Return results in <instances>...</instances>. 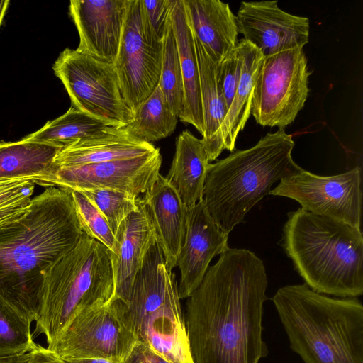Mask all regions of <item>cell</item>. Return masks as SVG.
I'll use <instances>...</instances> for the list:
<instances>
[{"label":"cell","mask_w":363,"mask_h":363,"mask_svg":"<svg viewBox=\"0 0 363 363\" xmlns=\"http://www.w3.org/2000/svg\"><path fill=\"white\" fill-rule=\"evenodd\" d=\"M268 281L252 252L228 247L187 298L185 323L194 363H259Z\"/></svg>","instance_id":"1"},{"label":"cell","mask_w":363,"mask_h":363,"mask_svg":"<svg viewBox=\"0 0 363 363\" xmlns=\"http://www.w3.org/2000/svg\"><path fill=\"white\" fill-rule=\"evenodd\" d=\"M83 233L70 191L57 187L0 220V296L30 323L38 315L44 272Z\"/></svg>","instance_id":"2"},{"label":"cell","mask_w":363,"mask_h":363,"mask_svg":"<svg viewBox=\"0 0 363 363\" xmlns=\"http://www.w3.org/2000/svg\"><path fill=\"white\" fill-rule=\"evenodd\" d=\"M272 301L291 349L304 363H363V306L305 283L279 288Z\"/></svg>","instance_id":"3"},{"label":"cell","mask_w":363,"mask_h":363,"mask_svg":"<svg viewBox=\"0 0 363 363\" xmlns=\"http://www.w3.org/2000/svg\"><path fill=\"white\" fill-rule=\"evenodd\" d=\"M281 246L312 290L340 298L363 294V235L335 220L299 208L288 213Z\"/></svg>","instance_id":"4"},{"label":"cell","mask_w":363,"mask_h":363,"mask_svg":"<svg viewBox=\"0 0 363 363\" xmlns=\"http://www.w3.org/2000/svg\"><path fill=\"white\" fill-rule=\"evenodd\" d=\"M294 146L291 135L279 129L253 147L235 150L209 164L202 199L225 234L228 235L255 204L269 195L275 182L303 170L292 158Z\"/></svg>","instance_id":"5"},{"label":"cell","mask_w":363,"mask_h":363,"mask_svg":"<svg viewBox=\"0 0 363 363\" xmlns=\"http://www.w3.org/2000/svg\"><path fill=\"white\" fill-rule=\"evenodd\" d=\"M110 250L83 233L75 246L43 274L35 334L52 346L80 312L114 296Z\"/></svg>","instance_id":"6"},{"label":"cell","mask_w":363,"mask_h":363,"mask_svg":"<svg viewBox=\"0 0 363 363\" xmlns=\"http://www.w3.org/2000/svg\"><path fill=\"white\" fill-rule=\"evenodd\" d=\"M125 305L137 341L170 363H194L176 277L157 241L147 252Z\"/></svg>","instance_id":"7"},{"label":"cell","mask_w":363,"mask_h":363,"mask_svg":"<svg viewBox=\"0 0 363 363\" xmlns=\"http://www.w3.org/2000/svg\"><path fill=\"white\" fill-rule=\"evenodd\" d=\"M52 69L72 106L113 127L132 122L133 114L123 98L113 64L66 48Z\"/></svg>","instance_id":"8"},{"label":"cell","mask_w":363,"mask_h":363,"mask_svg":"<svg viewBox=\"0 0 363 363\" xmlns=\"http://www.w3.org/2000/svg\"><path fill=\"white\" fill-rule=\"evenodd\" d=\"M310 74L303 48L264 57L251 108L257 123L279 129L292 123L307 100Z\"/></svg>","instance_id":"9"},{"label":"cell","mask_w":363,"mask_h":363,"mask_svg":"<svg viewBox=\"0 0 363 363\" xmlns=\"http://www.w3.org/2000/svg\"><path fill=\"white\" fill-rule=\"evenodd\" d=\"M162 55L163 41L149 23L143 0H128L113 65L123 98L133 116L159 84Z\"/></svg>","instance_id":"10"},{"label":"cell","mask_w":363,"mask_h":363,"mask_svg":"<svg viewBox=\"0 0 363 363\" xmlns=\"http://www.w3.org/2000/svg\"><path fill=\"white\" fill-rule=\"evenodd\" d=\"M136 342L125 303L113 298L77 314L48 348L65 360L103 358L123 361Z\"/></svg>","instance_id":"11"},{"label":"cell","mask_w":363,"mask_h":363,"mask_svg":"<svg viewBox=\"0 0 363 363\" xmlns=\"http://www.w3.org/2000/svg\"><path fill=\"white\" fill-rule=\"evenodd\" d=\"M269 195L291 199L306 211L360 229L362 189L359 167L333 176L316 175L303 169L279 181Z\"/></svg>","instance_id":"12"},{"label":"cell","mask_w":363,"mask_h":363,"mask_svg":"<svg viewBox=\"0 0 363 363\" xmlns=\"http://www.w3.org/2000/svg\"><path fill=\"white\" fill-rule=\"evenodd\" d=\"M162 162L160 149L143 156L55 169L42 186L67 191L111 189L141 196L155 182Z\"/></svg>","instance_id":"13"},{"label":"cell","mask_w":363,"mask_h":363,"mask_svg":"<svg viewBox=\"0 0 363 363\" xmlns=\"http://www.w3.org/2000/svg\"><path fill=\"white\" fill-rule=\"evenodd\" d=\"M239 33L268 57L308 42L309 19L290 14L277 1H243L238 10Z\"/></svg>","instance_id":"14"},{"label":"cell","mask_w":363,"mask_h":363,"mask_svg":"<svg viewBox=\"0 0 363 363\" xmlns=\"http://www.w3.org/2000/svg\"><path fill=\"white\" fill-rule=\"evenodd\" d=\"M225 234L209 214L203 199L187 208L186 232L177 266L180 270L178 294L187 298L202 281L213 257L228 247Z\"/></svg>","instance_id":"15"},{"label":"cell","mask_w":363,"mask_h":363,"mask_svg":"<svg viewBox=\"0 0 363 363\" xmlns=\"http://www.w3.org/2000/svg\"><path fill=\"white\" fill-rule=\"evenodd\" d=\"M128 0H72L69 15L77 28V50L114 64L123 35Z\"/></svg>","instance_id":"16"},{"label":"cell","mask_w":363,"mask_h":363,"mask_svg":"<svg viewBox=\"0 0 363 363\" xmlns=\"http://www.w3.org/2000/svg\"><path fill=\"white\" fill-rule=\"evenodd\" d=\"M114 235L113 248L110 251L113 298L125 304L145 257L157 241L152 222L140 196L138 209L122 221Z\"/></svg>","instance_id":"17"},{"label":"cell","mask_w":363,"mask_h":363,"mask_svg":"<svg viewBox=\"0 0 363 363\" xmlns=\"http://www.w3.org/2000/svg\"><path fill=\"white\" fill-rule=\"evenodd\" d=\"M156 150L152 143L133 136L126 126L110 127L101 133L62 147L53 160L52 172L57 169L134 158Z\"/></svg>","instance_id":"18"},{"label":"cell","mask_w":363,"mask_h":363,"mask_svg":"<svg viewBox=\"0 0 363 363\" xmlns=\"http://www.w3.org/2000/svg\"><path fill=\"white\" fill-rule=\"evenodd\" d=\"M140 199L152 222L166 265L172 271L177 266L184 240L187 207L161 174Z\"/></svg>","instance_id":"19"},{"label":"cell","mask_w":363,"mask_h":363,"mask_svg":"<svg viewBox=\"0 0 363 363\" xmlns=\"http://www.w3.org/2000/svg\"><path fill=\"white\" fill-rule=\"evenodd\" d=\"M194 35L208 55L221 62L238 45L236 17L220 0H182Z\"/></svg>","instance_id":"20"},{"label":"cell","mask_w":363,"mask_h":363,"mask_svg":"<svg viewBox=\"0 0 363 363\" xmlns=\"http://www.w3.org/2000/svg\"><path fill=\"white\" fill-rule=\"evenodd\" d=\"M171 21L180 61L184 100L179 119L203 134L200 77L194 35L186 19L182 0H172Z\"/></svg>","instance_id":"21"},{"label":"cell","mask_w":363,"mask_h":363,"mask_svg":"<svg viewBox=\"0 0 363 363\" xmlns=\"http://www.w3.org/2000/svg\"><path fill=\"white\" fill-rule=\"evenodd\" d=\"M209 164L202 139L182 131L166 179L187 208L202 199Z\"/></svg>","instance_id":"22"},{"label":"cell","mask_w":363,"mask_h":363,"mask_svg":"<svg viewBox=\"0 0 363 363\" xmlns=\"http://www.w3.org/2000/svg\"><path fill=\"white\" fill-rule=\"evenodd\" d=\"M200 77L204 131L202 140L209 162L216 160L224 149V128L227 107L218 87L215 62L194 36Z\"/></svg>","instance_id":"23"},{"label":"cell","mask_w":363,"mask_h":363,"mask_svg":"<svg viewBox=\"0 0 363 363\" xmlns=\"http://www.w3.org/2000/svg\"><path fill=\"white\" fill-rule=\"evenodd\" d=\"M61 147L22 139L0 142V179H29L42 186Z\"/></svg>","instance_id":"24"},{"label":"cell","mask_w":363,"mask_h":363,"mask_svg":"<svg viewBox=\"0 0 363 363\" xmlns=\"http://www.w3.org/2000/svg\"><path fill=\"white\" fill-rule=\"evenodd\" d=\"M237 48L241 60L240 75L224 128V149L231 152L251 114L255 84L264 57L258 48L243 38L238 42Z\"/></svg>","instance_id":"25"},{"label":"cell","mask_w":363,"mask_h":363,"mask_svg":"<svg viewBox=\"0 0 363 363\" xmlns=\"http://www.w3.org/2000/svg\"><path fill=\"white\" fill-rule=\"evenodd\" d=\"M110 127L113 126L72 106L63 115L48 121L40 130L24 139L63 147L78 140L101 133Z\"/></svg>","instance_id":"26"},{"label":"cell","mask_w":363,"mask_h":363,"mask_svg":"<svg viewBox=\"0 0 363 363\" xmlns=\"http://www.w3.org/2000/svg\"><path fill=\"white\" fill-rule=\"evenodd\" d=\"M179 120V117L169 108L157 85L126 127L135 138L152 143L169 136L174 131Z\"/></svg>","instance_id":"27"},{"label":"cell","mask_w":363,"mask_h":363,"mask_svg":"<svg viewBox=\"0 0 363 363\" xmlns=\"http://www.w3.org/2000/svg\"><path fill=\"white\" fill-rule=\"evenodd\" d=\"M162 41L163 55L158 86L170 111L179 117L183 107L184 85L172 21Z\"/></svg>","instance_id":"28"},{"label":"cell","mask_w":363,"mask_h":363,"mask_svg":"<svg viewBox=\"0 0 363 363\" xmlns=\"http://www.w3.org/2000/svg\"><path fill=\"white\" fill-rule=\"evenodd\" d=\"M30 324L0 296V358L28 352L35 342Z\"/></svg>","instance_id":"29"},{"label":"cell","mask_w":363,"mask_h":363,"mask_svg":"<svg viewBox=\"0 0 363 363\" xmlns=\"http://www.w3.org/2000/svg\"><path fill=\"white\" fill-rule=\"evenodd\" d=\"M100 211L115 233L122 221L139 207V197L111 189L81 191Z\"/></svg>","instance_id":"30"},{"label":"cell","mask_w":363,"mask_h":363,"mask_svg":"<svg viewBox=\"0 0 363 363\" xmlns=\"http://www.w3.org/2000/svg\"><path fill=\"white\" fill-rule=\"evenodd\" d=\"M71 193L75 211L84 233L112 251L115 235L106 219L96 206L82 192Z\"/></svg>","instance_id":"31"},{"label":"cell","mask_w":363,"mask_h":363,"mask_svg":"<svg viewBox=\"0 0 363 363\" xmlns=\"http://www.w3.org/2000/svg\"><path fill=\"white\" fill-rule=\"evenodd\" d=\"M35 185L29 179H0V220L27 207L32 199Z\"/></svg>","instance_id":"32"},{"label":"cell","mask_w":363,"mask_h":363,"mask_svg":"<svg viewBox=\"0 0 363 363\" xmlns=\"http://www.w3.org/2000/svg\"><path fill=\"white\" fill-rule=\"evenodd\" d=\"M240 69L241 60L237 46L221 62L216 64L217 84L228 111L235 94Z\"/></svg>","instance_id":"33"},{"label":"cell","mask_w":363,"mask_h":363,"mask_svg":"<svg viewBox=\"0 0 363 363\" xmlns=\"http://www.w3.org/2000/svg\"><path fill=\"white\" fill-rule=\"evenodd\" d=\"M149 23L161 40L171 23L172 0H143Z\"/></svg>","instance_id":"34"},{"label":"cell","mask_w":363,"mask_h":363,"mask_svg":"<svg viewBox=\"0 0 363 363\" xmlns=\"http://www.w3.org/2000/svg\"><path fill=\"white\" fill-rule=\"evenodd\" d=\"M123 363H170L147 345L137 341Z\"/></svg>","instance_id":"35"},{"label":"cell","mask_w":363,"mask_h":363,"mask_svg":"<svg viewBox=\"0 0 363 363\" xmlns=\"http://www.w3.org/2000/svg\"><path fill=\"white\" fill-rule=\"evenodd\" d=\"M25 363H67L57 352L35 343Z\"/></svg>","instance_id":"36"},{"label":"cell","mask_w":363,"mask_h":363,"mask_svg":"<svg viewBox=\"0 0 363 363\" xmlns=\"http://www.w3.org/2000/svg\"><path fill=\"white\" fill-rule=\"evenodd\" d=\"M65 361L67 363H123V361L103 358L70 359Z\"/></svg>","instance_id":"37"},{"label":"cell","mask_w":363,"mask_h":363,"mask_svg":"<svg viewBox=\"0 0 363 363\" xmlns=\"http://www.w3.org/2000/svg\"><path fill=\"white\" fill-rule=\"evenodd\" d=\"M28 359V352L0 358V363H25Z\"/></svg>","instance_id":"38"},{"label":"cell","mask_w":363,"mask_h":363,"mask_svg":"<svg viewBox=\"0 0 363 363\" xmlns=\"http://www.w3.org/2000/svg\"><path fill=\"white\" fill-rule=\"evenodd\" d=\"M9 4V0H0V26H1V21H2V19L6 13Z\"/></svg>","instance_id":"39"}]
</instances>
